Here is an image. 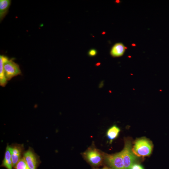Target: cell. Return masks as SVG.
I'll return each mask as SVG.
<instances>
[{
    "instance_id": "6da1fadb",
    "label": "cell",
    "mask_w": 169,
    "mask_h": 169,
    "mask_svg": "<svg viewBox=\"0 0 169 169\" xmlns=\"http://www.w3.org/2000/svg\"><path fill=\"white\" fill-rule=\"evenodd\" d=\"M153 144L150 140L145 137L136 140L132 146L133 153L138 157H145L150 156L151 153Z\"/></svg>"
},
{
    "instance_id": "7a4b0ae2",
    "label": "cell",
    "mask_w": 169,
    "mask_h": 169,
    "mask_svg": "<svg viewBox=\"0 0 169 169\" xmlns=\"http://www.w3.org/2000/svg\"><path fill=\"white\" fill-rule=\"evenodd\" d=\"M132 148L131 140L130 138H125L124 148L120 152L125 169H130L131 166L137 161V156L133 153Z\"/></svg>"
},
{
    "instance_id": "3957f363",
    "label": "cell",
    "mask_w": 169,
    "mask_h": 169,
    "mask_svg": "<svg viewBox=\"0 0 169 169\" xmlns=\"http://www.w3.org/2000/svg\"><path fill=\"white\" fill-rule=\"evenodd\" d=\"M103 153L95 148L90 147L82 155L90 164L97 166L101 165L104 162Z\"/></svg>"
},
{
    "instance_id": "277c9868",
    "label": "cell",
    "mask_w": 169,
    "mask_h": 169,
    "mask_svg": "<svg viewBox=\"0 0 169 169\" xmlns=\"http://www.w3.org/2000/svg\"><path fill=\"white\" fill-rule=\"evenodd\" d=\"M3 69L5 76L7 81L21 74L18 64L13 61V59H9L7 56L4 61Z\"/></svg>"
},
{
    "instance_id": "5b68a950",
    "label": "cell",
    "mask_w": 169,
    "mask_h": 169,
    "mask_svg": "<svg viewBox=\"0 0 169 169\" xmlns=\"http://www.w3.org/2000/svg\"><path fill=\"white\" fill-rule=\"evenodd\" d=\"M104 162L112 169H125L120 152L112 154L103 153Z\"/></svg>"
},
{
    "instance_id": "8992f818",
    "label": "cell",
    "mask_w": 169,
    "mask_h": 169,
    "mask_svg": "<svg viewBox=\"0 0 169 169\" xmlns=\"http://www.w3.org/2000/svg\"><path fill=\"white\" fill-rule=\"evenodd\" d=\"M23 157L30 169H36L38 163L37 155L31 148L23 154Z\"/></svg>"
},
{
    "instance_id": "52a82bcc",
    "label": "cell",
    "mask_w": 169,
    "mask_h": 169,
    "mask_svg": "<svg viewBox=\"0 0 169 169\" xmlns=\"http://www.w3.org/2000/svg\"><path fill=\"white\" fill-rule=\"evenodd\" d=\"M13 162V167H15L19 161L22 158L23 151V146L22 145L17 144L9 146Z\"/></svg>"
},
{
    "instance_id": "ba28073f",
    "label": "cell",
    "mask_w": 169,
    "mask_h": 169,
    "mask_svg": "<svg viewBox=\"0 0 169 169\" xmlns=\"http://www.w3.org/2000/svg\"><path fill=\"white\" fill-rule=\"evenodd\" d=\"M127 48L120 43L115 44L112 47L110 51V55L113 57H119L122 56Z\"/></svg>"
},
{
    "instance_id": "9c48e42d",
    "label": "cell",
    "mask_w": 169,
    "mask_h": 169,
    "mask_svg": "<svg viewBox=\"0 0 169 169\" xmlns=\"http://www.w3.org/2000/svg\"><path fill=\"white\" fill-rule=\"evenodd\" d=\"M11 1L10 0H0V22L2 21L7 14L11 5Z\"/></svg>"
},
{
    "instance_id": "30bf717a",
    "label": "cell",
    "mask_w": 169,
    "mask_h": 169,
    "mask_svg": "<svg viewBox=\"0 0 169 169\" xmlns=\"http://www.w3.org/2000/svg\"><path fill=\"white\" fill-rule=\"evenodd\" d=\"M6 57L3 55H0V85L3 87H5L7 83L3 69V64Z\"/></svg>"
},
{
    "instance_id": "8fae6325",
    "label": "cell",
    "mask_w": 169,
    "mask_h": 169,
    "mask_svg": "<svg viewBox=\"0 0 169 169\" xmlns=\"http://www.w3.org/2000/svg\"><path fill=\"white\" fill-rule=\"evenodd\" d=\"M120 131V128L115 125H114L109 129L107 131L106 135L110 142L117 137Z\"/></svg>"
},
{
    "instance_id": "7c38bea8",
    "label": "cell",
    "mask_w": 169,
    "mask_h": 169,
    "mask_svg": "<svg viewBox=\"0 0 169 169\" xmlns=\"http://www.w3.org/2000/svg\"><path fill=\"white\" fill-rule=\"evenodd\" d=\"M2 165L8 169H12L13 166L11 155L8 145L7 146L6 149L5 156Z\"/></svg>"
},
{
    "instance_id": "4fadbf2b",
    "label": "cell",
    "mask_w": 169,
    "mask_h": 169,
    "mask_svg": "<svg viewBox=\"0 0 169 169\" xmlns=\"http://www.w3.org/2000/svg\"><path fill=\"white\" fill-rule=\"evenodd\" d=\"M15 167L16 169H30L23 157L19 161Z\"/></svg>"
},
{
    "instance_id": "5bb4252c",
    "label": "cell",
    "mask_w": 169,
    "mask_h": 169,
    "mask_svg": "<svg viewBox=\"0 0 169 169\" xmlns=\"http://www.w3.org/2000/svg\"><path fill=\"white\" fill-rule=\"evenodd\" d=\"M130 169H144L143 167L141 165L137 164L135 163L133 164L131 167Z\"/></svg>"
},
{
    "instance_id": "9a60e30c",
    "label": "cell",
    "mask_w": 169,
    "mask_h": 169,
    "mask_svg": "<svg viewBox=\"0 0 169 169\" xmlns=\"http://www.w3.org/2000/svg\"><path fill=\"white\" fill-rule=\"evenodd\" d=\"M97 54L96 50L94 49H92L89 50L88 54L90 56H94Z\"/></svg>"
},
{
    "instance_id": "2e32d148",
    "label": "cell",
    "mask_w": 169,
    "mask_h": 169,
    "mask_svg": "<svg viewBox=\"0 0 169 169\" xmlns=\"http://www.w3.org/2000/svg\"><path fill=\"white\" fill-rule=\"evenodd\" d=\"M93 169H112L110 167H109L107 166H105L103 167V168H101V169L93 168Z\"/></svg>"
},
{
    "instance_id": "e0dca14e",
    "label": "cell",
    "mask_w": 169,
    "mask_h": 169,
    "mask_svg": "<svg viewBox=\"0 0 169 169\" xmlns=\"http://www.w3.org/2000/svg\"><path fill=\"white\" fill-rule=\"evenodd\" d=\"M116 1V2H117V3H118V2H120V1H119L117 0V1Z\"/></svg>"
}]
</instances>
